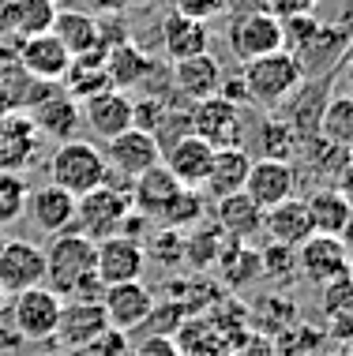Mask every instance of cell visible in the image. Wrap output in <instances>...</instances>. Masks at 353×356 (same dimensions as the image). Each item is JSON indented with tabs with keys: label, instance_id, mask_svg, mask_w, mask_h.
<instances>
[{
	"label": "cell",
	"instance_id": "1",
	"mask_svg": "<svg viewBox=\"0 0 353 356\" xmlns=\"http://www.w3.org/2000/svg\"><path fill=\"white\" fill-rule=\"evenodd\" d=\"M45 252V282L61 300H102L98 270H94V240L75 229H64L49 240Z\"/></svg>",
	"mask_w": 353,
	"mask_h": 356
},
{
	"label": "cell",
	"instance_id": "2",
	"mask_svg": "<svg viewBox=\"0 0 353 356\" xmlns=\"http://www.w3.org/2000/svg\"><path fill=\"white\" fill-rule=\"evenodd\" d=\"M241 86H244V102L252 105H279L285 102L304 79V64L293 56L290 49H274L267 56H256V60L241 64Z\"/></svg>",
	"mask_w": 353,
	"mask_h": 356
},
{
	"label": "cell",
	"instance_id": "3",
	"mask_svg": "<svg viewBox=\"0 0 353 356\" xmlns=\"http://www.w3.org/2000/svg\"><path fill=\"white\" fill-rule=\"evenodd\" d=\"M49 180L61 184L64 191H72V195H83V191L109 180L106 154L87 139H61V147L49 158Z\"/></svg>",
	"mask_w": 353,
	"mask_h": 356
},
{
	"label": "cell",
	"instance_id": "4",
	"mask_svg": "<svg viewBox=\"0 0 353 356\" xmlns=\"http://www.w3.org/2000/svg\"><path fill=\"white\" fill-rule=\"evenodd\" d=\"M128 210H132L128 191L113 188L106 180V184H98V188L83 191V195H75V221H72V229L98 244V240H106V236L117 233Z\"/></svg>",
	"mask_w": 353,
	"mask_h": 356
},
{
	"label": "cell",
	"instance_id": "5",
	"mask_svg": "<svg viewBox=\"0 0 353 356\" xmlns=\"http://www.w3.org/2000/svg\"><path fill=\"white\" fill-rule=\"evenodd\" d=\"M226 42H230V49L241 64L256 60V56L285 49V23L271 12V8H248V12L230 19Z\"/></svg>",
	"mask_w": 353,
	"mask_h": 356
},
{
	"label": "cell",
	"instance_id": "6",
	"mask_svg": "<svg viewBox=\"0 0 353 356\" xmlns=\"http://www.w3.org/2000/svg\"><path fill=\"white\" fill-rule=\"evenodd\" d=\"M61 296L53 293L49 285H31L23 293H12L8 300V315H12V326L19 334V341H53L56 319H61Z\"/></svg>",
	"mask_w": 353,
	"mask_h": 356
},
{
	"label": "cell",
	"instance_id": "7",
	"mask_svg": "<svg viewBox=\"0 0 353 356\" xmlns=\"http://www.w3.org/2000/svg\"><path fill=\"white\" fill-rule=\"evenodd\" d=\"M188 131H196L211 147H241V131H244L241 105L226 94H207L188 109Z\"/></svg>",
	"mask_w": 353,
	"mask_h": 356
},
{
	"label": "cell",
	"instance_id": "8",
	"mask_svg": "<svg viewBox=\"0 0 353 356\" xmlns=\"http://www.w3.org/2000/svg\"><path fill=\"white\" fill-rule=\"evenodd\" d=\"M26 113H31L34 128L56 143L72 139L79 128V102L61 83H34L31 98H26Z\"/></svg>",
	"mask_w": 353,
	"mask_h": 356
},
{
	"label": "cell",
	"instance_id": "9",
	"mask_svg": "<svg viewBox=\"0 0 353 356\" xmlns=\"http://www.w3.org/2000/svg\"><path fill=\"white\" fill-rule=\"evenodd\" d=\"M293 266L308 285H327L342 274H353V259L342 244V236H327V233H312L308 240H301L293 248Z\"/></svg>",
	"mask_w": 353,
	"mask_h": 356
},
{
	"label": "cell",
	"instance_id": "10",
	"mask_svg": "<svg viewBox=\"0 0 353 356\" xmlns=\"http://www.w3.org/2000/svg\"><path fill=\"white\" fill-rule=\"evenodd\" d=\"M158 161H162V143L150 128L132 124L120 136L106 139V165H109V172H120L124 180L147 172L150 165H158Z\"/></svg>",
	"mask_w": 353,
	"mask_h": 356
},
{
	"label": "cell",
	"instance_id": "11",
	"mask_svg": "<svg viewBox=\"0 0 353 356\" xmlns=\"http://www.w3.org/2000/svg\"><path fill=\"white\" fill-rule=\"evenodd\" d=\"M102 307H106V319L113 330L132 334L150 323V315H155V293L139 277H132V282H117V285L102 289Z\"/></svg>",
	"mask_w": 353,
	"mask_h": 356
},
{
	"label": "cell",
	"instance_id": "12",
	"mask_svg": "<svg viewBox=\"0 0 353 356\" xmlns=\"http://www.w3.org/2000/svg\"><path fill=\"white\" fill-rule=\"evenodd\" d=\"M79 105H83L79 120L87 124L98 139H113V136H120L124 128L136 124V102H132L120 86H102V90H94L91 98H83Z\"/></svg>",
	"mask_w": 353,
	"mask_h": 356
},
{
	"label": "cell",
	"instance_id": "13",
	"mask_svg": "<svg viewBox=\"0 0 353 356\" xmlns=\"http://www.w3.org/2000/svg\"><path fill=\"white\" fill-rule=\"evenodd\" d=\"M241 191L260 210H267V207L282 203V199L297 195V169L285 158H252Z\"/></svg>",
	"mask_w": 353,
	"mask_h": 356
},
{
	"label": "cell",
	"instance_id": "14",
	"mask_svg": "<svg viewBox=\"0 0 353 356\" xmlns=\"http://www.w3.org/2000/svg\"><path fill=\"white\" fill-rule=\"evenodd\" d=\"M42 158V131L34 128L31 113L12 109L0 113V169H31Z\"/></svg>",
	"mask_w": 353,
	"mask_h": 356
},
{
	"label": "cell",
	"instance_id": "15",
	"mask_svg": "<svg viewBox=\"0 0 353 356\" xmlns=\"http://www.w3.org/2000/svg\"><path fill=\"white\" fill-rule=\"evenodd\" d=\"M143 266H147V248H143V240L113 233V236L94 244V270H98L102 285L132 282V277L143 274Z\"/></svg>",
	"mask_w": 353,
	"mask_h": 356
},
{
	"label": "cell",
	"instance_id": "16",
	"mask_svg": "<svg viewBox=\"0 0 353 356\" xmlns=\"http://www.w3.org/2000/svg\"><path fill=\"white\" fill-rule=\"evenodd\" d=\"M106 330H109V319H106L102 300H64L61 319H56V330H53V341L61 345V353H68V349L91 345Z\"/></svg>",
	"mask_w": 353,
	"mask_h": 356
},
{
	"label": "cell",
	"instance_id": "17",
	"mask_svg": "<svg viewBox=\"0 0 353 356\" xmlns=\"http://www.w3.org/2000/svg\"><path fill=\"white\" fill-rule=\"evenodd\" d=\"M45 282V252L34 240H0V285L4 293H23L31 285Z\"/></svg>",
	"mask_w": 353,
	"mask_h": 356
},
{
	"label": "cell",
	"instance_id": "18",
	"mask_svg": "<svg viewBox=\"0 0 353 356\" xmlns=\"http://www.w3.org/2000/svg\"><path fill=\"white\" fill-rule=\"evenodd\" d=\"M19 72H26L34 83H61L64 72L72 64V53L64 49V42L53 31L19 38Z\"/></svg>",
	"mask_w": 353,
	"mask_h": 356
},
{
	"label": "cell",
	"instance_id": "19",
	"mask_svg": "<svg viewBox=\"0 0 353 356\" xmlns=\"http://www.w3.org/2000/svg\"><path fill=\"white\" fill-rule=\"evenodd\" d=\"M26 218H31V225L38 233L45 236H56L64 233V229H72L75 221V195L72 191H64L61 184H53V180H45L42 188H31L26 191Z\"/></svg>",
	"mask_w": 353,
	"mask_h": 356
},
{
	"label": "cell",
	"instance_id": "20",
	"mask_svg": "<svg viewBox=\"0 0 353 356\" xmlns=\"http://www.w3.org/2000/svg\"><path fill=\"white\" fill-rule=\"evenodd\" d=\"M211 154H214L211 143L199 139L196 131H185L169 147H162V165L173 172L180 188H199L207 177V165H211Z\"/></svg>",
	"mask_w": 353,
	"mask_h": 356
},
{
	"label": "cell",
	"instance_id": "21",
	"mask_svg": "<svg viewBox=\"0 0 353 356\" xmlns=\"http://www.w3.org/2000/svg\"><path fill=\"white\" fill-rule=\"evenodd\" d=\"M177 177L169 172L166 165H150L147 172H139V177H132L128 180V199H132V210H139L143 218H162V210H166L169 203L177 199Z\"/></svg>",
	"mask_w": 353,
	"mask_h": 356
},
{
	"label": "cell",
	"instance_id": "22",
	"mask_svg": "<svg viewBox=\"0 0 353 356\" xmlns=\"http://www.w3.org/2000/svg\"><path fill=\"white\" fill-rule=\"evenodd\" d=\"M248 165H252V154L244 147H214L211 154V165H207V177L199 191L211 199H222V195H237L244 188V177H248Z\"/></svg>",
	"mask_w": 353,
	"mask_h": 356
},
{
	"label": "cell",
	"instance_id": "23",
	"mask_svg": "<svg viewBox=\"0 0 353 356\" xmlns=\"http://www.w3.org/2000/svg\"><path fill=\"white\" fill-rule=\"evenodd\" d=\"M53 34L61 38L64 49H68L72 56H87V53L109 49V45L102 42V23L91 12H79V8H56Z\"/></svg>",
	"mask_w": 353,
	"mask_h": 356
},
{
	"label": "cell",
	"instance_id": "24",
	"mask_svg": "<svg viewBox=\"0 0 353 356\" xmlns=\"http://www.w3.org/2000/svg\"><path fill=\"white\" fill-rule=\"evenodd\" d=\"M222 83H226L222 64H218L211 53H196V56H185V60H173V86L185 94L188 102H199V98H207V94H218Z\"/></svg>",
	"mask_w": 353,
	"mask_h": 356
},
{
	"label": "cell",
	"instance_id": "25",
	"mask_svg": "<svg viewBox=\"0 0 353 356\" xmlns=\"http://www.w3.org/2000/svg\"><path fill=\"white\" fill-rule=\"evenodd\" d=\"M263 229H267V236H271L274 244H285V248H297L301 240H308L312 236V221H308L304 199L290 195V199H282V203L267 207L263 210Z\"/></svg>",
	"mask_w": 353,
	"mask_h": 356
},
{
	"label": "cell",
	"instance_id": "26",
	"mask_svg": "<svg viewBox=\"0 0 353 356\" xmlns=\"http://www.w3.org/2000/svg\"><path fill=\"white\" fill-rule=\"evenodd\" d=\"M304 207H308V221L312 233H327V236H342L353 218V203L346 199L342 188H316L304 195Z\"/></svg>",
	"mask_w": 353,
	"mask_h": 356
},
{
	"label": "cell",
	"instance_id": "27",
	"mask_svg": "<svg viewBox=\"0 0 353 356\" xmlns=\"http://www.w3.org/2000/svg\"><path fill=\"white\" fill-rule=\"evenodd\" d=\"M162 45H166L169 60H185V56L207 53V45H211V31H207L203 19L173 12V15L162 19Z\"/></svg>",
	"mask_w": 353,
	"mask_h": 356
},
{
	"label": "cell",
	"instance_id": "28",
	"mask_svg": "<svg viewBox=\"0 0 353 356\" xmlns=\"http://www.w3.org/2000/svg\"><path fill=\"white\" fill-rule=\"evenodd\" d=\"M214 203H218V229L230 240H237V244H248V240L256 236V229H263V210L256 207L244 191L222 195V199H214Z\"/></svg>",
	"mask_w": 353,
	"mask_h": 356
},
{
	"label": "cell",
	"instance_id": "29",
	"mask_svg": "<svg viewBox=\"0 0 353 356\" xmlns=\"http://www.w3.org/2000/svg\"><path fill=\"white\" fill-rule=\"evenodd\" d=\"M320 139L353 154V94L338 90L335 98H327V105L320 113Z\"/></svg>",
	"mask_w": 353,
	"mask_h": 356
},
{
	"label": "cell",
	"instance_id": "30",
	"mask_svg": "<svg viewBox=\"0 0 353 356\" xmlns=\"http://www.w3.org/2000/svg\"><path fill=\"white\" fill-rule=\"evenodd\" d=\"M106 72H109V83L124 90L128 83H136L150 72V56L143 49H136L132 42H120L113 49H106Z\"/></svg>",
	"mask_w": 353,
	"mask_h": 356
},
{
	"label": "cell",
	"instance_id": "31",
	"mask_svg": "<svg viewBox=\"0 0 353 356\" xmlns=\"http://www.w3.org/2000/svg\"><path fill=\"white\" fill-rule=\"evenodd\" d=\"M56 8H61V4H53V0H15L12 34H15V38H31V34L53 31Z\"/></svg>",
	"mask_w": 353,
	"mask_h": 356
},
{
	"label": "cell",
	"instance_id": "32",
	"mask_svg": "<svg viewBox=\"0 0 353 356\" xmlns=\"http://www.w3.org/2000/svg\"><path fill=\"white\" fill-rule=\"evenodd\" d=\"M26 191H31V184H26L23 172L0 169V229L15 225V221L23 218V210H26Z\"/></svg>",
	"mask_w": 353,
	"mask_h": 356
},
{
	"label": "cell",
	"instance_id": "33",
	"mask_svg": "<svg viewBox=\"0 0 353 356\" xmlns=\"http://www.w3.org/2000/svg\"><path fill=\"white\" fill-rule=\"evenodd\" d=\"M199 218H203V199H199V188H180L177 199L162 210V225L166 229H188V225H199Z\"/></svg>",
	"mask_w": 353,
	"mask_h": 356
},
{
	"label": "cell",
	"instance_id": "34",
	"mask_svg": "<svg viewBox=\"0 0 353 356\" xmlns=\"http://www.w3.org/2000/svg\"><path fill=\"white\" fill-rule=\"evenodd\" d=\"M320 289H323V315L327 319H338V315L353 312V274H342Z\"/></svg>",
	"mask_w": 353,
	"mask_h": 356
},
{
	"label": "cell",
	"instance_id": "35",
	"mask_svg": "<svg viewBox=\"0 0 353 356\" xmlns=\"http://www.w3.org/2000/svg\"><path fill=\"white\" fill-rule=\"evenodd\" d=\"M61 356H132V345H128V334L120 330H109L102 334V338H94L91 345H83V349H68Z\"/></svg>",
	"mask_w": 353,
	"mask_h": 356
},
{
	"label": "cell",
	"instance_id": "36",
	"mask_svg": "<svg viewBox=\"0 0 353 356\" xmlns=\"http://www.w3.org/2000/svg\"><path fill=\"white\" fill-rule=\"evenodd\" d=\"M293 154V131L279 120H267L263 124V154L260 158H285L290 161Z\"/></svg>",
	"mask_w": 353,
	"mask_h": 356
},
{
	"label": "cell",
	"instance_id": "37",
	"mask_svg": "<svg viewBox=\"0 0 353 356\" xmlns=\"http://www.w3.org/2000/svg\"><path fill=\"white\" fill-rule=\"evenodd\" d=\"M260 270H263V274H271V277H279L282 270L290 274V270H293V248L271 244V248L263 252V259H260Z\"/></svg>",
	"mask_w": 353,
	"mask_h": 356
},
{
	"label": "cell",
	"instance_id": "38",
	"mask_svg": "<svg viewBox=\"0 0 353 356\" xmlns=\"http://www.w3.org/2000/svg\"><path fill=\"white\" fill-rule=\"evenodd\" d=\"M132 356H185V349L177 345V338H166V334H150L147 341H139Z\"/></svg>",
	"mask_w": 353,
	"mask_h": 356
},
{
	"label": "cell",
	"instance_id": "39",
	"mask_svg": "<svg viewBox=\"0 0 353 356\" xmlns=\"http://www.w3.org/2000/svg\"><path fill=\"white\" fill-rule=\"evenodd\" d=\"M316 8H320V0H271V12L279 19H285V23H293V19H308Z\"/></svg>",
	"mask_w": 353,
	"mask_h": 356
},
{
	"label": "cell",
	"instance_id": "40",
	"mask_svg": "<svg viewBox=\"0 0 353 356\" xmlns=\"http://www.w3.org/2000/svg\"><path fill=\"white\" fill-rule=\"evenodd\" d=\"M222 4L226 0H173V12L180 15H192V19H214L218 12H222Z\"/></svg>",
	"mask_w": 353,
	"mask_h": 356
},
{
	"label": "cell",
	"instance_id": "41",
	"mask_svg": "<svg viewBox=\"0 0 353 356\" xmlns=\"http://www.w3.org/2000/svg\"><path fill=\"white\" fill-rule=\"evenodd\" d=\"M12 15H15V0H0V38L12 34Z\"/></svg>",
	"mask_w": 353,
	"mask_h": 356
},
{
	"label": "cell",
	"instance_id": "42",
	"mask_svg": "<svg viewBox=\"0 0 353 356\" xmlns=\"http://www.w3.org/2000/svg\"><path fill=\"white\" fill-rule=\"evenodd\" d=\"M342 94H353V53H346V60H342Z\"/></svg>",
	"mask_w": 353,
	"mask_h": 356
},
{
	"label": "cell",
	"instance_id": "43",
	"mask_svg": "<svg viewBox=\"0 0 353 356\" xmlns=\"http://www.w3.org/2000/svg\"><path fill=\"white\" fill-rule=\"evenodd\" d=\"M331 323H335V334H338V338L353 341V312H350V315H338V319H331Z\"/></svg>",
	"mask_w": 353,
	"mask_h": 356
},
{
	"label": "cell",
	"instance_id": "44",
	"mask_svg": "<svg viewBox=\"0 0 353 356\" xmlns=\"http://www.w3.org/2000/svg\"><path fill=\"white\" fill-rule=\"evenodd\" d=\"M256 345V349H248V353H241V356H274V349H271V341H252Z\"/></svg>",
	"mask_w": 353,
	"mask_h": 356
},
{
	"label": "cell",
	"instance_id": "45",
	"mask_svg": "<svg viewBox=\"0 0 353 356\" xmlns=\"http://www.w3.org/2000/svg\"><path fill=\"white\" fill-rule=\"evenodd\" d=\"M342 244H346V252H350V259H353V218H350L346 233H342Z\"/></svg>",
	"mask_w": 353,
	"mask_h": 356
},
{
	"label": "cell",
	"instance_id": "46",
	"mask_svg": "<svg viewBox=\"0 0 353 356\" xmlns=\"http://www.w3.org/2000/svg\"><path fill=\"white\" fill-rule=\"evenodd\" d=\"M8 307V293H4V285H0V312Z\"/></svg>",
	"mask_w": 353,
	"mask_h": 356
},
{
	"label": "cell",
	"instance_id": "47",
	"mask_svg": "<svg viewBox=\"0 0 353 356\" xmlns=\"http://www.w3.org/2000/svg\"><path fill=\"white\" fill-rule=\"evenodd\" d=\"M4 236H8V233H4V229H0V240H4Z\"/></svg>",
	"mask_w": 353,
	"mask_h": 356
},
{
	"label": "cell",
	"instance_id": "48",
	"mask_svg": "<svg viewBox=\"0 0 353 356\" xmlns=\"http://www.w3.org/2000/svg\"><path fill=\"white\" fill-rule=\"evenodd\" d=\"M53 4H64V0H53Z\"/></svg>",
	"mask_w": 353,
	"mask_h": 356
},
{
	"label": "cell",
	"instance_id": "49",
	"mask_svg": "<svg viewBox=\"0 0 353 356\" xmlns=\"http://www.w3.org/2000/svg\"><path fill=\"white\" fill-rule=\"evenodd\" d=\"M45 356H49V353H45Z\"/></svg>",
	"mask_w": 353,
	"mask_h": 356
}]
</instances>
